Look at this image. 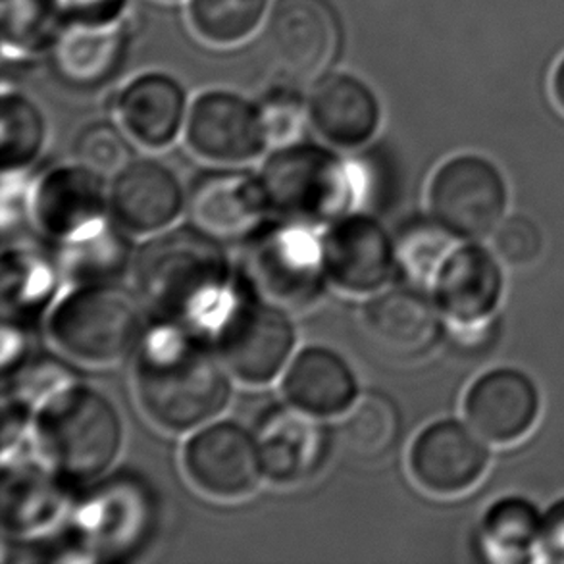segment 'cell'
Segmentation results:
<instances>
[{
	"label": "cell",
	"mask_w": 564,
	"mask_h": 564,
	"mask_svg": "<svg viewBox=\"0 0 564 564\" xmlns=\"http://www.w3.org/2000/svg\"><path fill=\"white\" fill-rule=\"evenodd\" d=\"M494 249L511 267H530L543 251L542 229L527 216L505 218L494 231Z\"/></svg>",
	"instance_id": "74e56055"
},
{
	"label": "cell",
	"mask_w": 564,
	"mask_h": 564,
	"mask_svg": "<svg viewBox=\"0 0 564 564\" xmlns=\"http://www.w3.org/2000/svg\"><path fill=\"white\" fill-rule=\"evenodd\" d=\"M35 455L77 489L112 470L123 445V422L99 389L72 381L33 416Z\"/></svg>",
	"instance_id": "277c9868"
},
{
	"label": "cell",
	"mask_w": 564,
	"mask_h": 564,
	"mask_svg": "<svg viewBox=\"0 0 564 564\" xmlns=\"http://www.w3.org/2000/svg\"><path fill=\"white\" fill-rule=\"evenodd\" d=\"M237 272L252 291L290 313L314 305L329 283L321 239L282 218L260 221L243 237Z\"/></svg>",
	"instance_id": "52a82bcc"
},
{
	"label": "cell",
	"mask_w": 564,
	"mask_h": 564,
	"mask_svg": "<svg viewBox=\"0 0 564 564\" xmlns=\"http://www.w3.org/2000/svg\"><path fill=\"white\" fill-rule=\"evenodd\" d=\"M401 420L393 399L380 391L360 393L351 411L345 414L341 432L345 442L360 457H380L388 453L397 435Z\"/></svg>",
	"instance_id": "4dcf8cb0"
},
{
	"label": "cell",
	"mask_w": 564,
	"mask_h": 564,
	"mask_svg": "<svg viewBox=\"0 0 564 564\" xmlns=\"http://www.w3.org/2000/svg\"><path fill=\"white\" fill-rule=\"evenodd\" d=\"M543 514L524 497H505L489 507L480 527V542L497 563H522L540 547Z\"/></svg>",
	"instance_id": "f1b7e54d"
},
{
	"label": "cell",
	"mask_w": 564,
	"mask_h": 564,
	"mask_svg": "<svg viewBox=\"0 0 564 564\" xmlns=\"http://www.w3.org/2000/svg\"><path fill=\"white\" fill-rule=\"evenodd\" d=\"M551 89H553V99L557 102V107L564 112V58L558 62L557 69L551 79Z\"/></svg>",
	"instance_id": "b9f144b4"
},
{
	"label": "cell",
	"mask_w": 564,
	"mask_h": 564,
	"mask_svg": "<svg viewBox=\"0 0 564 564\" xmlns=\"http://www.w3.org/2000/svg\"><path fill=\"white\" fill-rule=\"evenodd\" d=\"M79 489L37 457L2 465L0 517L4 534L14 542H45L61 532Z\"/></svg>",
	"instance_id": "8fae6325"
},
{
	"label": "cell",
	"mask_w": 564,
	"mask_h": 564,
	"mask_svg": "<svg viewBox=\"0 0 564 564\" xmlns=\"http://www.w3.org/2000/svg\"><path fill=\"white\" fill-rule=\"evenodd\" d=\"M308 116L329 145L357 149L375 138L380 105L375 93L357 77L329 74L314 85Z\"/></svg>",
	"instance_id": "d4e9b609"
},
{
	"label": "cell",
	"mask_w": 564,
	"mask_h": 564,
	"mask_svg": "<svg viewBox=\"0 0 564 564\" xmlns=\"http://www.w3.org/2000/svg\"><path fill=\"white\" fill-rule=\"evenodd\" d=\"M191 151L218 164H243L268 145L259 108L231 93H206L187 118Z\"/></svg>",
	"instance_id": "d6986e66"
},
{
	"label": "cell",
	"mask_w": 564,
	"mask_h": 564,
	"mask_svg": "<svg viewBox=\"0 0 564 564\" xmlns=\"http://www.w3.org/2000/svg\"><path fill=\"white\" fill-rule=\"evenodd\" d=\"M31 328L20 322L4 321L2 326V376L10 375L23 360L35 352L31 341Z\"/></svg>",
	"instance_id": "ab89813d"
},
{
	"label": "cell",
	"mask_w": 564,
	"mask_h": 564,
	"mask_svg": "<svg viewBox=\"0 0 564 564\" xmlns=\"http://www.w3.org/2000/svg\"><path fill=\"white\" fill-rule=\"evenodd\" d=\"M260 122L270 145L297 143L305 130L306 110L295 93L275 89L268 93L259 107Z\"/></svg>",
	"instance_id": "8d00e7d4"
},
{
	"label": "cell",
	"mask_w": 564,
	"mask_h": 564,
	"mask_svg": "<svg viewBox=\"0 0 564 564\" xmlns=\"http://www.w3.org/2000/svg\"><path fill=\"white\" fill-rule=\"evenodd\" d=\"M30 210L54 245L85 236L112 218L105 176L82 162L48 170L30 193Z\"/></svg>",
	"instance_id": "5bb4252c"
},
{
	"label": "cell",
	"mask_w": 564,
	"mask_h": 564,
	"mask_svg": "<svg viewBox=\"0 0 564 564\" xmlns=\"http://www.w3.org/2000/svg\"><path fill=\"white\" fill-rule=\"evenodd\" d=\"M457 239L434 216L406 221L395 236L397 270L416 288L432 285L443 262L457 247Z\"/></svg>",
	"instance_id": "f546056e"
},
{
	"label": "cell",
	"mask_w": 564,
	"mask_h": 564,
	"mask_svg": "<svg viewBox=\"0 0 564 564\" xmlns=\"http://www.w3.org/2000/svg\"><path fill=\"white\" fill-rule=\"evenodd\" d=\"M499 257L481 245H457L435 274L432 291L442 316L463 329L481 326L496 314L503 297Z\"/></svg>",
	"instance_id": "ac0fdd59"
},
{
	"label": "cell",
	"mask_w": 564,
	"mask_h": 564,
	"mask_svg": "<svg viewBox=\"0 0 564 564\" xmlns=\"http://www.w3.org/2000/svg\"><path fill=\"white\" fill-rule=\"evenodd\" d=\"M208 337L236 380L267 386L293 359L297 328L288 308L262 297L239 278L234 297Z\"/></svg>",
	"instance_id": "ba28073f"
},
{
	"label": "cell",
	"mask_w": 564,
	"mask_h": 564,
	"mask_svg": "<svg viewBox=\"0 0 564 564\" xmlns=\"http://www.w3.org/2000/svg\"><path fill=\"white\" fill-rule=\"evenodd\" d=\"M476 430L457 420H437L420 432L409 468L420 488L434 496H458L474 488L489 465V451Z\"/></svg>",
	"instance_id": "2e32d148"
},
{
	"label": "cell",
	"mask_w": 564,
	"mask_h": 564,
	"mask_svg": "<svg viewBox=\"0 0 564 564\" xmlns=\"http://www.w3.org/2000/svg\"><path fill=\"white\" fill-rule=\"evenodd\" d=\"M285 403L316 419H336L351 411L360 397L359 378L339 352L311 345L293 355L282 375Z\"/></svg>",
	"instance_id": "7402d4cb"
},
{
	"label": "cell",
	"mask_w": 564,
	"mask_h": 564,
	"mask_svg": "<svg viewBox=\"0 0 564 564\" xmlns=\"http://www.w3.org/2000/svg\"><path fill=\"white\" fill-rule=\"evenodd\" d=\"M430 210L458 239L494 236L505 220L509 189L501 170L480 154H458L437 169L427 189Z\"/></svg>",
	"instance_id": "9c48e42d"
},
{
	"label": "cell",
	"mask_w": 564,
	"mask_h": 564,
	"mask_svg": "<svg viewBox=\"0 0 564 564\" xmlns=\"http://www.w3.org/2000/svg\"><path fill=\"white\" fill-rule=\"evenodd\" d=\"M440 308L414 288H389L370 295L362 308L368 336L397 357L430 351L442 334Z\"/></svg>",
	"instance_id": "603a6c76"
},
{
	"label": "cell",
	"mask_w": 564,
	"mask_h": 564,
	"mask_svg": "<svg viewBox=\"0 0 564 564\" xmlns=\"http://www.w3.org/2000/svg\"><path fill=\"white\" fill-rule=\"evenodd\" d=\"M540 550L553 563H564V497L543 514Z\"/></svg>",
	"instance_id": "60d3db41"
},
{
	"label": "cell",
	"mask_w": 564,
	"mask_h": 564,
	"mask_svg": "<svg viewBox=\"0 0 564 564\" xmlns=\"http://www.w3.org/2000/svg\"><path fill=\"white\" fill-rule=\"evenodd\" d=\"M77 161L100 176H116L131 159V145L122 131L112 123H93L85 128L76 141Z\"/></svg>",
	"instance_id": "d590c367"
},
{
	"label": "cell",
	"mask_w": 564,
	"mask_h": 564,
	"mask_svg": "<svg viewBox=\"0 0 564 564\" xmlns=\"http://www.w3.org/2000/svg\"><path fill=\"white\" fill-rule=\"evenodd\" d=\"M4 380V397L7 401L22 404L28 411H37L48 397L58 389L79 380L74 368L53 355L33 352L30 359L23 360L20 367L10 375L2 376Z\"/></svg>",
	"instance_id": "836d02e7"
},
{
	"label": "cell",
	"mask_w": 564,
	"mask_h": 564,
	"mask_svg": "<svg viewBox=\"0 0 564 564\" xmlns=\"http://www.w3.org/2000/svg\"><path fill=\"white\" fill-rule=\"evenodd\" d=\"M123 130L149 149L169 147L182 130L185 95L182 87L161 74L128 85L118 100Z\"/></svg>",
	"instance_id": "484cf974"
},
{
	"label": "cell",
	"mask_w": 564,
	"mask_h": 564,
	"mask_svg": "<svg viewBox=\"0 0 564 564\" xmlns=\"http://www.w3.org/2000/svg\"><path fill=\"white\" fill-rule=\"evenodd\" d=\"M161 519V499L143 474H105L77 491L58 535L62 558L135 561L153 545Z\"/></svg>",
	"instance_id": "3957f363"
},
{
	"label": "cell",
	"mask_w": 564,
	"mask_h": 564,
	"mask_svg": "<svg viewBox=\"0 0 564 564\" xmlns=\"http://www.w3.org/2000/svg\"><path fill=\"white\" fill-rule=\"evenodd\" d=\"M268 210L305 228H321L359 208L367 198V170L313 143L278 147L260 170Z\"/></svg>",
	"instance_id": "5b68a950"
},
{
	"label": "cell",
	"mask_w": 564,
	"mask_h": 564,
	"mask_svg": "<svg viewBox=\"0 0 564 564\" xmlns=\"http://www.w3.org/2000/svg\"><path fill=\"white\" fill-rule=\"evenodd\" d=\"M147 328L143 301L118 282L74 285L46 321V334L66 357L95 367L130 359Z\"/></svg>",
	"instance_id": "8992f818"
},
{
	"label": "cell",
	"mask_w": 564,
	"mask_h": 564,
	"mask_svg": "<svg viewBox=\"0 0 564 564\" xmlns=\"http://www.w3.org/2000/svg\"><path fill=\"white\" fill-rule=\"evenodd\" d=\"M58 14L77 23L115 22L126 0H53Z\"/></svg>",
	"instance_id": "f35d334b"
},
{
	"label": "cell",
	"mask_w": 564,
	"mask_h": 564,
	"mask_svg": "<svg viewBox=\"0 0 564 564\" xmlns=\"http://www.w3.org/2000/svg\"><path fill=\"white\" fill-rule=\"evenodd\" d=\"M329 283L351 295H375L397 270L395 239L370 214H345L321 237Z\"/></svg>",
	"instance_id": "4fadbf2b"
},
{
	"label": "cell",
	"mask_w": 564,
	"mask_h": 564,
	"mask_svg": "<svg viewBox=\"0 0 564 564\" xmlns=\"http://www.w3.org/2000/svg\"><path fill=\"white\" fill-rule=\"evenodd\" d=\"M231 375L210 337L154 321L133 355V388L156 426L185 434L213 422L231 399Z\"/></svg>",
	"instance_id": "7a4b0ae2"
},
{
	"label": "cell",
	"mask_w": 564,
	"mask_h": 564,
	"mask_svg": "<svg viewBox=\"0 0 564 564\" xmlns=\"http://www.w3.org/2000/svg\"><path fill=\"white\" fill-rule=\"evenodd\" d=\"M267 4L268 0H191V22L206 41L231 45L259 28Z\"/></svg>",
	"instance_id": "d6a6232c"
},
{
	"label": "cell",
	"mask_w": 564,
	"mask_h": 564,
	"mask_svg": "<svg viewBox=\"0 0 564 564\" xmlns=\"http://www.w3.org/2000/svg\"><path fill=\"white\" fill-rule=\"evenodd\" d=\"M45 118L22 95L2 100V166L4 174H20L37 159L45 145Z\"/></svg>",
	"instance_id": "1f68e13d"
},
{
	"label": "cell",
	"mask_w": 564,
	"mask_h": 564,
	"mask_svg": "<svg viewBox=\"0 0 564 564\" xmlns=\"http://www.w3.org/2000/svg\"><path fill=\"white\" fill-rule=\"evenodd\" d=\"M122 23H69L54 43V66L68 84L97 87L115 74L122 61Z\"/></svg>",
	"instance_id": "4316f807"
},
{
	"label": "cell",
	"mask_w": 564,
	"mask_h": 564,
	"mask_svg": "<svg viewBox=\"0 0 564 564\" xmlns=\"http://www.w3.org/2000/svg\"><path fill=\"white\" fill-rule=\"evenodd\" d=\"M542 395L530 376L517 368H496L474 381L465 397V414L478 434L509 445L534 430Z\"/></svg>",
	"instance_id": "ffe728a7"
},
{
	"label": "cell",
	"mask_w": 564,
	"mask_h": 564,
	"mask_svg": "<svg viewBox=\"0 0 564 564\" xmlns=\"http://www.w3.org/2000/svg\"><path fill=\"white\" fill-rule=\"evenodd\" d=\"M130 237L110 218L85 236L54 245L64 282L72 285L120 282L126 272H131L135 257Z\"/></svg>",
	"instance_id": "83f0119b"
},
{
	"label": "cell",
	"mask_w": 564,
	"mask_h": 564,
	"mask_svg": "<svg viewBox=\"0 0 564 564\" xmlns=\"http://www.w3.org/2000/svg\"><path fill=\"white\" fill-rule=\"evenodd\" d=\"M187 210L193 224L220 239H243L270 214L260 177L236 169L198 174L187 193Z\"/></svg>",
	"instance_id": "44dd1931"
},
{
	"label": "cell",
	"mask_w": 564,
	"mask_h": 564,
	"mask_svg": "<svg viewBox=\"0 0 564 564\" xmlns=\"http://www.w3.org/2000/svg\"><path fill=\"white\" fill-rule=\"evenodd\" d=\"M112 220L130 236H154L174 226L187 206V195L172 170L153 161H131L108 187Z\"/></svg>",
	"instance_id": "e0dca14e"
},
{
	"label": "cell",
	"mask_w": 564,
	"mask_h": 564,
	"mask_svg": "<svg viewBox=\"0 0 564 564\" xmlns=\"http://www.w3.org/2000/svg\"><path fill=\"white\" fill-rule=\"evenodd\" d=\"M182 465L205 496L237 501L252 496L264 480L254 434L234 420H213L185 442Z\"/></svg>",
	"instance_id": "30bf717a"
},
{
	"label": "cell",
	"mask_w": 564,
	"mask_h": 564,
	"mask_svg": "<svg viewBox=\"0 0 564 564\" xmlns=\"http://www.w3.org/2000/svg\"><path fill=\"white\" fill-rule=\"evenodd\" d=\"M252 434L264 478L278 486L311 480L324 468L332 451V435L322 419L290 403L262 412Z\"/></svg>",
	"instance_id": "9a60e30c"
},
{
	"label": "cell",
	"mask_w": 564,
	"mask_h": 564,
	"mask_svg": "<svg viewBox=\"0 0 564 564\" xmlns=\"http://www.w3.org/2000/svg\"><path fill=\"white\" fill-rule=\"evenodd\" d=\"M133 288L156 321L210 334L239 283L220 237L197 224L149 236L131 267Z\"/></svg>",
	"instance_id": "6da1fadb"
},
{
	"label": "cell",
	"mask_w": 564,
	"mask_h": 564,
	"mask_svg": "<svg viewBox=\"0 0 564 564\" xmlns=\"http://www.w3.org/2000/svg\"><path fill=\"white\" fill-rule=\"evenodd\" d=\"M267 53L293 82H311L328 68L339 45V25L326 0H278L268 20Z\"/></svg>",
	"instance_id": "7c38bea8"
},
{
	"label": "cell",
	"mask_w": 564,
	"mask_h": 564,
	"mask_svg": "<svg viewBox=\"0 0 564 564\" xmlns=\"http://www.w3.org/2000/svg\"><path fill=\"white\" fill-rule=\"evenodd\" d=\"M62 278L53 251L35 241L14 239L4 243L0 301L2 318L33 326L53 308Z\"/></svg>",
	"instance_id": "cb8c5ba5"
},
{
	"label": "cell",
	"mask_w": 564,
	"mask_h": 564,
	"mask_svg": "<svg viewBox=\"0 0 564 564\" xmlns=\"http://www.w3.org/2000/svg\"><path fill=\"white\" fill-rule=\"evenodd\" d=\"M58 10L53 0H4L2 23L4 39L22 51L45 45L53 37Z\"/></svg>",
	"instance_id": "e575fe53"
}]
</instances>
